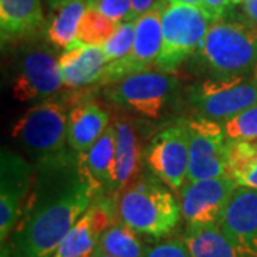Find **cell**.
<instances>
[{"label":"cell","mask_w":257,"mask_h":257,"mask_svg":"<svg viewBox=\"0 0 257 257\" xmlns=\"http://www.w3.org/2000/svg\"><path fill=\"white\" fill-rule=\"evenodd\" d=\"M236 187L229 175L187 182L180 190L182 214L187 226H220Z\"/></svg>","instance_id":"8fae6325"},{"label":"cell","mask_w":257,"mask_h":257,"mask_svg":"<svg viewBox=\"0 0 257 257\" xmlns=\"http://www.w3.org/2000/svg\"><path fill=\"white\" fill-rule=\"evenodd\" d=\"M121 223L150 237H162L177 226L182 206L156 180H139L120 194L117 204Z\"/></svg>","instance_id":"3957f363"},{"label":"cell","mask_w":257,"mask_h":257,"mask_svg":"<svg viewBox=\"0 0 257 257\" xmlns=\"http://www.w3.org/2000/svg\"><path fill=\"white\" fill-rule=\"evenodd\" d=\"M241 6L248 20L257 23V0H246L244 3H241Z\"/></svg>","instance_id":"1f68e13d"},{"label":"cell","mask_w":257,"mask_h":257,"mask_svg":"<svg viewBox=\"0 0 257 257\" xmlns=\"http://www.w3.org/2000/svg\"><path fill=\"white\" fill-rule=\"evenodd\" d=\"M179 3H184V5H190V6H196V8H202L203 0H175Z\"/></svg>","instance_id":"d6a6232c"},{"label":"cell","mask_w":257,"mask_h":257,"mask_svg":"<svg viewBox=\"0 0 257 257\" xmlns=\"http://www.w3.org/2000/svg\"><path fill=\"white\" fill-rule=\"evenodd\" d=\"M52 6L55 12L47 25V37L57 47L67 49L76 42L79 23L87 9V0H64Z\"/></svg>","instance_id":"44dd1931"},{"label":"cell","mask_w":257,"mask_h":257,"mask_svg":"<svg viewBox=\"0 0 257 257\" xmlns=\"http://www.w3.org/2000/svg\"><path fill=\"white\" fill-rule=\"evenodd\" d=\"M97 247L113 257H143L146 250L138 239L136 231L124 223L111 224L101 234Z\"/></svg>","instance_id":"cb8c5ba5"},{"label":"cell","mask_w":257,"mask_h":257,"mask_svg":"<svg viewBox=\"0 0 257 257\" xmlns=\"http://www.w3.org/2000/svg\"><path fill=\"white\" fill-rule=\"evenodd\" d=\"M114 150L116 127L114 124L104 130L100 139L84 155V163L97 192L114 190Z\"/></svg>","instance_id":"ffe728a7"},{"label":"cell","mask_w":257,"mask_h":257,"mask_svg":"<svg viewBox=\"0 0 257 257\" xmlns=\"http://www.w3.org/2000/svg\"><path fill=\"white\" fill-rule=\"evenodd\" d=\"M162 0H132V8H133V22L146 12L152 10L156 5H159Z\"/></svg>","instance_id":"4dcf8cb0"},{"label":"cell","mask_w":257,"mask_h":257,"mask_svg":"<svg viewBox=\"0 0 257 257\" xmlns=\"http://www.w3.org/2000/svg\"><path fill=\"white\" fill-rule=\"evenodd\" d=\"M150 170L173 190H182L189 177L190 138L186 121L169 126L150 140L146 152Z\"/></svg>","instance_id":"30bf717a"},{"label":"cell","mask_w":257,"mask_h":257,"mask_svg":"<svg viewBox=\"0 0 257 257\" xmlns=\"http://www.w3.org/2000/svg\"><path fill=\"white\" fill-rule=\"evenodd\" d=\"M135 35H136L135 22L120 23L117 30L101 45V49L107 57V63L121 59L132 52L135 43Z\"/></svg>","instance_id":"4316f807"},{"label":"cell","mask_w":257,"mask_h":257,"mask_svg":"<svg viewBox=\"0 0 257 257\" xmlns=\"http://www.w3.org/2000/svg\"><path fill=\"white\" fill-rule=\"evenodd\" d=\"M231 5V0H203L202 9L209 15V18L216 23L223 18L226 10Z\"/></svg>","instance_id":"f546056e"},{"label":"cell","mask_w":257,"mask_h":257,"mask_svg":"<svg viewBox=\"0 0 257 257\" xmlns=\"http://www.w3.org/2000/svg\"><path fill=\"white\" fill-rule=\"evenodd\" d=\"M227 140H257V106L221 121Z\"/></svg>","instance_id":"484cf974"},{"label":"cell","mask_w":257,"mask_h":257,"mask_svg":"<svg viewBox=\"0 0 257 257\" xmlns=\"http://www.w3.org/2000/svg\"><path fill=\"white\" fill-rule=\"evenodd\" d=\"M135 43L127 56L113 60L104 66L101 84H113L132 74L147 72L156 66L157 57L162 50V8L160 3L135 20Z\"/></svg>","instance_id":"9c48e42d"},{"label":"cell","mask_w":257,"mask_h":257,"mask_svg":"<svg viewBox=\"0 0 257 257\" xmlns=\"http://www.w3.org/2000/svg\"><path fill=\"white\" fill-rule=\"evenodd\" d=\"M10 84L18 101L46 99L63 84L59 59L42 43L20 47L10 63Z\"/></svg>","instance_id":"5b68a950"},{"label":"cell","mask_w":257,"mask_h":257,"mask_svg":"<svg viewBox=\"0 0 257 257\" xmlns=\"http://www.w3.org/2000/svg\"><path fill=\"white\" fill-rule=\"evenodd\" d=\"M183 241L192 257H239L220 226H187Z\"/></svg>","instance_id":"603a6c76"},{"label":"cell","mask_w":257,"mask_h":257,"mask_svg":"<svg viewBox=\"0 0 257 257\" xmlns=\"http://www.w3.org/2000/svg\"><path fill=\"white\" fill-rule=\"evenodd\" d=\"M239 257H257V190L237 186L220 223Z\"/></svg>","instance_id":"5bb4252c"},{"label":"cell","mask_w":257,"mask_h":257,"mask_svg":"<svg viewBox=\"0 0 257 257\" xmlns=\"http://www.w3.org/2000/svg\"><path fill=\"white\" fill-rule=\"evenodd\" d=\"M116 127L114 150V190L127 189L135 180L140 167V147L136 132L127 120L119 119Z\"/></svg>","instance_id":"d6986e66"},{"label":"cell","mask_w":257,"mask_h":257,"mask_svg":"<svg viewBox=\"0 0 257 257\" xmlns=\"http://www.w3.org/2000/svg\"><path fill=\"white\" fill-rule=\"evenodd\" d=\"M111 226V209L107 200L93 202L73 227L67 231L52 257H90L101 234Z\"/></svg>","instance_id":"9a60e30c"},{"label":"cell","mask_w":257,"mask_h":257,"mask_svg":"<svg viewBox=\"0 0 257 257\" xmlns=\"http://www.w3.org/2000/svg\"><path fill=\"white\" fill-rule=\"evenodd\" d=\"M179 82L172 73L147 70L109 84L107 99L140 116L157 119L175 97Z\"/></svg>","instance_id":"52a82bcc"},{"label":"cell","mask_w":257,"mask_h":257,"mask_svg":"<svg viewBox=\"0 0 257 257\" xmlns=\"http://www.w3.org/2000/svg\"><path fill=\"white\" fill-rule=\"evenodd\" d=\"M107 57L101 46H86L79 42L64 49L59 57V66L64 86L83 87L100 82Z\"/></svg>","instance_id":"2e32d148"},{"label":"cell","mask_w":257,"mask_h":257,"mask_svg":"<svg viewBox=\"0 0 257 257\" xmlns=\"http://www.w3.org/2000/svg\"><path fill=\"white\" fill-rule=\"evenodd\" d=\"M197 56L216 77L253 72L257 69V23L217 20L209 29Z\"/></svg>","instance_id":"7a4b0ae2"},{"label":"cell","mask_w":257,"mask_h":257,"mask_svg":"<svg viewBox=\"0 0 257 257\" xmlns=\"http://www.w3.org/2000/svg\"><path fill=\"white\" fill-rule=\"evenodd\" d=\"M190 138L189 182H197L226 173L227 138L220 121L196 117L186 121Z\"/></svg>","instance_id":"7c38bea8"},{"label":"cell","mask_w":257,"mask_h":257,"mask_svg":"<svg viewBox=\"0 0 257 257\" xmlns=\"http://www.w3.org/2000/svg\"><path fill=\"white\" fill-rule=\"evenodd\" d=\"M69 114L57 101H43L30 107L15 124L12 138L23 152L39 160L63 150L67 145Z\"/></svg>","instance_id":"8992f818"},{"label":"cell","mask_w":257,"mask_h":257,"mask_svg":"<svg viewBox=\"0 0 257 257\" xmlns=\"http://www.w3.org/2000/svg\"><path fill=\"white\" fill-rule=\"evenodd\" d=\"M119 25L101 15L96 8L87 5V9L79 23L76 42L86 46H101L117 30Z\"/></svg>","instance_id":"d4e9b609"},{"label":"cell","mask_w":257,"mask_h":257,"mask_svg":"<svg viewBox=\"0 0 257 257\" xmlns=\"http://www.w3.org/2000/svg\"><path fill=\"white\" fill-rule=\"evenodd\" d=\"M33 180V163L9 149L0 155V240L5 243L18 223Z\"/></svg>","instance_id":"4fadbf2b"},{"label":"cell","mask_w":257,"mask_h":257,"mask_svg":"<svg viewBox=\"0 0 257 257\" xmlns=\"http://www.w3.org/2000/svg\"><path fill=\"white\" fill-rule=\"evenodd\" d=\"M246 0H231V5H241V3H244Z\"/></svg>","instance_id":"e575fe53"},{"label":"cell","mask_w":257,"mask_h":257,"mask_svg":"<svg viewBox=\"0 0 257 257\" xmlns=\"http://www.w3.org/2000/svg\"><path fill=\"white\" fill-rule=\"evenodd\" d=\"M90 257H113V256H110V254H106L104 251H101L100 248L96 247V250L93 251V254Z\"/></svg>","instance_id":"836d02e7"},{"label":"cell","mask_w":257,"mask_h":257,"mask_svg":"<svg viewBox=\"0 0 257 257\" xmlns=\"http://www.w3.org/2000/svg\"><path fill=\"white\" fill-rule=\"evenodd\" d=\"M87 5L100 12L116 23L133 22L132 0H87Z\"/></svg>","instance_id":"83f0119b"},{"label":"cell","mask_w":257,"mask_h":257,"mask_svg":"<svg viewBox=\"0 0 257 257\" xmlns=\"http://www.w3.org/2000/svg\"><path fill=\"white\" fill-rule=\"evenodd\" d=\"M160 8L163 43L156 69L173 73L187 57L197 53L214 22L202 8L175 0H162Z\"/></svg>","instance_id":"277c9868"},{"label":"cell","mask_w":257,"mask_h":257,"mask_svg":"<svg viewBox=\"0 0 257 257\" xmlns=\"http://www.w3.org/2000/svg\"><path fill=\"white\" fill-rule=\"evenodd\" d=\"M43 25L40 0H0V32L3 43L36 33Z\"/></svg>","instance_id":"ac0fdd59"},{"label":"cell","mask_w":257,"mask_h":257,"mask_svg":"<svg viewBox=\"0 0 257 257\" xmlns=\"http://www.w3.org/2000/svg\"><path fill=\"white\" fill-rule=\"evenodd\" d=\"M226 173L237 186L257 190V140H227Z\"/></svg>","instance_id":"7402d4cb"},{"label":"cell","mask_w":257,"mask_h":257,"mask_svg":"<svg viewBox=\"0 0 257 257\" xmlns=\"http://www.w3.org/2000/svg\"><path fill=\"white\" fill-rule=\"evenodd\" d=\"M143 257H192L189 248L182 240H169L145 250Z\"/></svg>","instance_id":"f1b7e54d"},{"label":"cell","mask_w":257,"mask_h":257,"mask_svg":"<svg viewBox=\"0 0 257 257\" xmlns=\"http://www.w3.org/2000/svg\"><path fill=\"white\" fill-rule=\"evenodd\" d=\"M107 127L109 114L94 103H83L69 113L67 146L79 153H86Z\"/></svg>","instance_id":"e0dca14e"},{"label":"cell","mask_w":257,"mask_h":257,"mask_svg":"<svg viewBox=\"0 0 257 257\" xmlns=\"http://www.w3.org/2000/svg\"><path fill=\"white\" fill-rule=\"evenodd\" d=\"M84 155L64 147L33 162V180L2 257H49L94 200Z\"/></svg>","instance_id":"6da1fadb"},{"label":"cell","mask_w":257,"mask_h":257,"mask_svg":"<svg viewBox=\"0 0 257 257\" xmlns=\"http://www.w3.org/2000/svg\"><path fill=\"white\" fill-rule=\"evenodd\" d=\"M190 100L203 117L223 121L257 106V76H214L193 90Z\"/></svg>","instance_id":"ba28073f"},{"label":"cell","mask_w":257,"mask_h":257,"mask_svg":"<svg viewBox=\"0 0 257 257\" xmlns=\"http://www.w3.org/2000/svg\"><path fill=\"white\" fill-rule=\"evenodd\" d=\"M59 2H64V0H52V5H55V3H59Z\"/></svg>","instance_id":"d590c367"}]
</instances>
